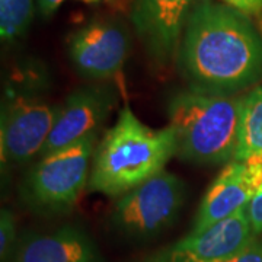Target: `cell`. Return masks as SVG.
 <instances>
[{
  "instance_id": "7a4b0ae2",
  "label": "cell",
  "mask_w": 262,
  "mask_h": 262,
  "mask_svg": "<svg viewBox=\"0 0 262 262\" xmlns=\"http://www.w3.org/2000/svg\"><path fill=\"white\" fill-rule=\"evenodd\" d=\"M175 153V131L169 124L151 128L124 105L96 144L88 189L118 198L163 172Z\"/></svg>"
},
{
  "instance_id": "7c38bea8",
  "label": "cell",
  "mask_w": 262,
  "mask_h": 262,
  "mask_svg": "<svg viewBox=\"0 0 262 262\" xmlns=\"http://www.w3.org/2000/svg\"><path fill=\"white\" fill-rule=\"evenodd\" d=\"M9 262H102L94 241L76 226L19 237Z\"/></svg>"
},
{
  "instance_id": "277c9868",
  "label": "cell",
  "mask_w": 262,
  "mask_h": 262,
  "mask_svg": "<svg viewBox=\"0 0 262 262\" xmlns=\"http://www.w3.org/2000/svg\"><path fill=\"white\" fill-rule=\"evenodd\" d=\"M98 136L41 156L20 181L24 204L42 215L69 213L88 188Z\"/></svg>"
},
{
  "instance_id": "5bb4252c",
  "label": "cell",
  "mask_w": 262,
  "mask_h": 262,
  "mask_svg": "<svg viewBox=\"0 0 262 262\" xmlns=\"http://www.w3.org/2000/svg\"><path fill=\"white\" fill-rule=\"evenodd\" d=\"M34 16V0H0V37L12 42L24 37Z\"/></svg>"
},
{
  "instance_id": "5b68a950",
  "label": "cell",
  "mask_w": 262,
  "mask_h": 262,
  "mask_svg": "<svg viewBox=\"0 0 262 262\" xmlns=\"http://www.w3.org/2000/svg\"><path fill=\"white\" fill-rule=\"evenodd\" d=\"M187 201V185L170 172H160L115 198L108 225L130 241H149L177 222Z\"/></svg>"
},
{
  "instance_id": "8fae6325",
  "label": "cell",
  "mask_w": 262,
  "mask_h": 262,
  "mask_svg": "<svg viewBox=\"0 0 262 262\" xmlns=\"http://www.w3.org/2000/svg\"><path fill=\"white\" fill-rule=\"evenodd\" d=\"M255 239L246 210H242L203 233H188L137 262H225Z\"/></svg>"
},
{
  "instance_id": "e0dca14e",
  "label": "cell",
  "mask_w": 262,
  "mask_h": 262,
  "mask_svg": "<svg viewBox=\"0 0 262 262\" xmlns=\"http://www.w3.org/2000/svg\"><path fill=\"white\" fill-rule=\"evenodd\" d=\"M246 214L249 219V223L252 226L253 233H262V188L256 192V195L251 200V203L246 207Z\"/></svg>"
},
{
  "instance_id": "30bf717a",
  "label": "cell",
  "mask_w": 262,
  "mask_h": 262,
  "mask_svg": "<svg viewBox=\"0 0 262 262\" xmlns=\"http://www.w3.org/2000/svg\"><path fill=\"white\" fill-rule=\"evenodd\" d=\"M196 0H131L130 18L149 57L158 66L177 60L182 34Z\"/></svg>"
},
{
  "instance_id": "ac0fdd59",
  "label": "cell",
  "mask_w": 262,
  "mask_h": 262,
  "mask_svg": "<svg viewBox=\"0 0 262 262\" xmlns=\"http://www.w3.org/2000/svg\"><path fill=\"white\" fill-rule=\"evenodd\" d=\"M225 262H262V241L258 237Z\"/></svg>"
},
{
  "instance_id": "9a60e30c",
  "label": "cell",
  "mask_w": 262,
  "mask_h": 262,
  "mask_svg": "<svg viewBox=\"0 0 262 262\" xmlns=\"http://www.w3.org/2000/svg\"><path fill=\"white\" fill-rule=\"evenodd\" d=\"M18 242L16 220L9 208L0 211V258L2 262L8 261Z\"/></svg>"
},
{
  "instance_id": "6da1fadb",
  "label": "cell",
  "mask_w": 262,
  "mask_h": 262,
  "mask_svg": "<svg viewBox=\"0 0 262 262\" xmlns=\"http://www.w3.org/2000/svg\"><path fill=\"white\" fill-rule=\"evenodd\" d=\"M187 88L239 95L261 83L262 31L249 16L215 0H196L177 56Z\"/></svg>"
},
{
  "instance_id": "8992f818",
  "label": "cell",
  "mask_w": 262,
  "mask_h": 262,
  "mask_svg": "<svg viewBox=\"0 0 262 262\" xmlns=\"http://www.w3.org/2000/svg\"><path fill=\"white\" fill-rule=\"evenodd\" d=\"M60 105H53L31 92L8 95L0 117L2 169L18 168L39 156L54 127Z\"/></svg>"
},
{
  "instance_id": "d6986e66",
  "label": "cell",
  "mask_w": 262,
  "mask_h": 262,
  "mask_svg": "<svg viewBox=\"0 0 262 262\" xmlns=\"http://www.w3.org/2000/svg\"><path fill=\"white\" fill-rule=\"evenodd\" d=\"M64 2H69V0H37V8L41 15L50 16L57 12ZM75 2H82L84 5H95V3H99L101 0H75Z\"/></svg>"
},
{
  "instance_id": "9c48e42d",
  "label": "cell",
  "mask_w": 262,
  "mask_h": 262,
  "mask_svg": "<svg viewBox=\"0 0 262 262\" xmlns=\"http://www.w3.org/2000/svg\"><path fill=\"white\" fill-rule=\"evenodd\" d=\"M130 51V38L120 24L94 20L75 31L67 41V53L79 75L105 82L122 69Z\"/></svg>"
},
{
  "instance_id": "52a82bcc",
  "label": "cell",
  "mask_w": 262,
  "mask_h": 262,
  "mask_svg": "<svg viewBox=\"0 0 262 262\" xmlns=\"http://www.w3.org/2000/svg\"><path fill=\"white\" fill-rule=\"evenodd\" d=\"M117 99V89L106 82L84 84L70 92L60 105L58 117L39 158L99 134Z\"/></svg>"
},
{
  "instance_id": "ba28073f",
  "label": "cell",
  "mask_w": 262,
  "mask_h": 262,
  "mask_svg": "<svg viewBox=\"0 0 262 262\" xmlns=\"http://www.w3.org/2000/svg\"><path fill=\"white\" fill-rule=\"evenodd\" d=\"M262 188V155L248 160H233L207 188L189 233L198 234L246 210Z\"/></svg>"
},
{
  "instance_id": "3957f363",
  "label": "cell",
  "mask_w": 262,
  "mask_h": 262,
  "mask_svg": "<svg viewBox=\"0 0 262 262\" xmlns=\"http://www.w3.org/2000/svg\"><path fill=\"white\" fill-rule=\"evenodd\" d=\"M244 95H215L179 89L169 96V125L177 153L185 163L225 166L233 162L239 143Z\"/></svg>"
},
{
  "instance_id": "2e32d148",
  "label": "cell",
  "mask_w": 262,
  "mask_h": 262,
  "mask_svg": "<svg viewBox=\"0 0 262 262\" xmlns=\"http://www.w3.org/2000/svg\"><path fill=\"white\" fill-rule=\"evenodd\" d=\"M222 2L249 16L262 31V0H222Z\"/></svg>"
},
{
  "instance_id": "4fadbf2b",
  "label": "cell",
  "mask_w": 262,
  "mask_h": 262,
  "mask_svg": "<svg viewBox=\"0 0 262 262\" xmlns=\"http://www.w3.org/2000/svg\"><path fill=\"white\" fill-rule=\"evenodd\" d=\"M262 155V83L244 95L239 143L234 160H248Z\"/></svg>"
}]
</instances>
